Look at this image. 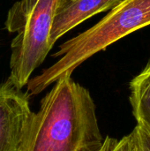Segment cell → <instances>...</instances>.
Listing matches in <instances>:
<instances>
[{"label":"cell","instance_id":"cell-6","mask_svg":"<svg viewBox=\"0 0 150 151\" xmlns=\"http://www.w3.org/2000/svg\"><path fill=\"white\" fill-rule=\"evenodd\" d=\"M129 88L133 115L150 132V62L130 81Z\"/></svg>","mask_w":150,"mask_h":151},{"label":"cell","instance_id":"cell-8","mask_svg":"<svg viewBox=\"0 0 150 151\" xmlns=\"http://www.w3.org/2000/svg\"><path fill=\"white\" fill-rule=\"evenodd\" d=\"M138 151H150V132L141 123H137L133 129Z\"/></svg>","mask_w":150,"mask_h":151},{"label":"cell","instance_id":"cell-2","mask_svg":"<svg viewBox=\"0 0 150 151\" xmlns=\"http://www.w3.org/2000/svg\"><path fill=\"white\" fill-rule=\"evenodd\" d=\"M150 25V0H124L99 22L65 42L52 55L58 58L51 66L27 82V96L38 95L87 59L119 39Z\"/></svg>","mask_w":150,"mask_h":151},{"label":"cell","instance_id":"cell-5","mask_svg":"<svg viewBox=\"0 0 150 151\" xmlns=\"http://www.w3.org/2000/svg\"><path fill=\"white\" fill-rule=\"evenodd\" d=\"M124 0H65L58 4L54 18L50 42L51 46L68 31L90 17L111 10Z\"/></svg>","mask_w":150,"mask_h":151},{"label":"cell","instance_id":"cell-9","mask_svg":"<svg viewBox=\"0 0 150 151\" xmlns=\"http://www.w3.org/2000/svg\"><path fill=\"white\" fill-rule=\"evenodd\" d=\"M64 1H65V0H58V4H61V3H62V2H64ZM57 6H58V5H57Z\"/></svg>","mask_w":150,"mask_h":151},{"label":"cell","instance_id":"cell-4","mask_svg":"<svg viewBox=\"0 0 150 151\" xmlns=\"http://www.w3.org/2000/svg\"><path fill=\"white\" fill-rule=\"evenodd\" d=\"M33 116L27 93L9 80L0 84V151H24Z\"/></svg>","mask_w":150,"mask_h":151},{"label":"cell","instance_id":"cell-3","mask_svg":"<svg viewBox=\"0 0 150 151\" xmlns=\"http://www.w3.org/2000/svg\"><path fill=\"white\" fill-rule=\"evenodd\" d=\"M57 5L58 0H19L8 11L5 28L16 34L8 80L19 89L27 85L52 49L50 37Z\"/></svg>","mask_w":150,"mask_h":151},{"label":"cell","instance_id":"cell-1","mask_svg":"<svg viewBox=\"0 0 150 151\" xmlns=\"http://www.w3.org/2000/svg\"><path fill=\"white\" fill-rule=\"evenodd\" d=\"M95 109L72 75L59 78L34 113L24 151H96L104 138Z\"/></svg>","mask_w":150,"mask_h":151},{"label":"cell","instance_id":"cell-7","mask_svg":"<svg viewBox=\"0 0 150 151\" xmlns=\"http://www.w3.org/2000/svg\"><path fill=\"white\" fill-rule=\"evenodd\" d=\"M96 151H138L135 134L133 130L121 139L107 136L101 147Z\"/></svg>","mask_w":150,"mask_h":151}]
</instances>
